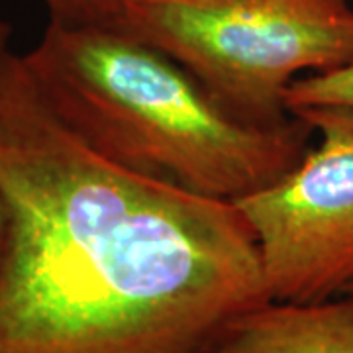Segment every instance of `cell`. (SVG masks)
Returning a JSON list of instances; mask_svg holds the SVG:
<instances>
[{"label": "cell", "mask_w": 353, "mask_h": 353, "mask_svg": "<svg viewBox=\"0 0 353 353\" xmlns=\"http://www.w3.org/2000/svg\"><path fill=\"white\" fill-rule=\"evenodd\" d=\"M4 234H6V202H4V194H2V187H0V250H2Z\"/></svg>", "instance_id": "cell-9"}, {"label": "cell", "mask_w": 353, "mask_h": 353, "mask_svg": "<svg viewBox=\"0 0 353 353\" xmlns=\"http://www.w3.org/2000/svg\"><path fill=\"white\" fill-rule=\"evenodd\" d=\"M50 20L61 24H108L130 0H41Z\"/></svg>", "instance_id": "cell-7"}, {"label": "cell", "mask_w": 353, "mask_h": 353, "mask_svg": "<svg viewBox=\"0 0 353 353\" xmlns=\"http://www.w3.org/2000/svg\"><path fill=\"white\" fill-rule=\"evenodd\" d=\"M0 353H214L269 303L234 202L130 173L0 51Z\"/></svg>", "instance_id": "cell-1"}, {"label": "cell", "mask_w": 353, "mask_h": 353, "mask_svg": "<svg viewBox=\"0 0 353 353\" xmlns=\"http://www.w3.org/2000/svg\"><path fill=\"white\" fill-rule=\"evenodd\" d=\"M106 26L159 50L238 118L279 126L301 73L353 63L347 0H130Z\"/></svg>", "instance_id": "cell-3"}, {"label": "cell", "mask_w": 353, "mask_h": 353, "mask_svg": "<svg viewBox=\"0 0 353 353\" xmlns=\"http://www.w3.org/2000/svg\"><path fill=\"white\" fill-rule=\"evenodd\" d=\"M214 353H353V292L259 304L228 328Z\"/></svg>", "instance_id": "cell-5"}, {"label": "cell", "mask_w": 353, "mask_h": 353, "mask_svg": "<svg viewBox=\"0 0 353 353\" xmlns=\"http://www.w3.org/2000/svg\"><path fill=\"white\" fill-rule=\"evenodd\" d=\"M289 112L308 106H350L353 108V63L330 73L296 79L285 94Z\"/></svg>", "instance_id": "cell-6"}, {"label": "cell", "mask_w": 353, "mask_h": 353, "mask_svg": "<svg viewBox=\"0 0 353 353\" xmlns=\"http://www.w3.org/2000/svg\"><path fill=\"white\" fill-rule=\"evenodd\" d=\"M51 106L110 163L214 201L238 202L308 150L299 116L257 126L230 112L175 59L106 24L50 20L22 53Z\"/></svg>", "instance_id": "cell-2"}, {"label": "cell", "mask_w": 353, "mask_h": 353, "mask_svg": "<svg viewBox=\"0 0 353 353\" xmlns=\"http://www.w3.org/2000/svg\"><path fill=\"white\" fill-rule=\"evenodd\" d=\"M318 134L269 187L234 202L253 232L265 290L275 303H318L353 285V108L290 112Z\"/></svg>", "instance_id": "cell-4"}, {"label": "cell", "mask_w": 353, "mask_h": 353, "mask_svg": "<svg viewBox=\"0 0 353 353\" xmlns=\"http://www.w3.org/2000/svg\"><path fill=\"white\" fill-rule=\"evenodd\" d=\"M347 292H353V285H352V287H350V289H347ZM343 294H345V292H343Z\"/></svg>", "instance_id": "cell-10"}, {"label": "cell", "mask_w": 353, "mask_h": 353, "mask_svg": "<svg viewBox=\"0 0 353 353\" xmlns=\"http://www.w3.org/2000/svg\"><path fill=\"white\" fill-rule=\"evenodd\" d=\"M10 34H12V26L8 24L6 20H0V51L8 50Z\"/></svg>", "instance_id": "cell-8"}]
</instances>
